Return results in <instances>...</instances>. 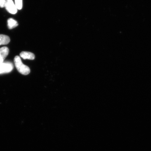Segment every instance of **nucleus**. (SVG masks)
Masks as SVG:
<instances>
[{
  "instance_id": "8",
  "label": "nucleus",
  "mask_w": 151,
  "mask_h": 151,
  "mask_svg": "<svg viewBox=\"0 0 151 151\" xmlns=\"http://www.w3.org/2000/svg\"><path fill=\"white\" fill-rule=\"evenodd\" d=\"M15 4L17 8L20 10L22 7V0H15Z\"/></svg>"
},
{
  "instance_id": "9",
  "label": "nucleus",
  "mask_w": 151,
  "mask_h": 151,
  "mask_svg": "<svg viewBox=\"0 0 151 151\" xmlns=\"http://www.w3.org/2000/svg\"><path fill=\"white\" fill-rule=\"evenodd\" d=\"M6 0H0V7L1 8L5 7V5Z\"/></svg>"
},
{
  "instance_id": "7",
  "label": "nucleus",
  "mask_w": 151,
  "mask_h": 151,
  "mask_svg": "<svg viewBox=\"0 0 151 151\" xmlns=\"http://www.w3.org/2000/svg\"><path fill=\"white\" fill-rule=\"evenodd\" d=\"M7 26L9 29H12L18 25V22L12 18H9L7 20Z\"/></svg>"
},
{
  "instance_id": "6",
  "label": "nucleus",
  "mask_w": 151,
  "mask_h": 151,
  "mask_svg": "<svg viewBox=\"0 0 151 151\" xmlns=\"http://www.w3.org/2000/svg\"><path fill=\"white\" fill-rule=\"evenodd\" d=\"M10 41V38L8 36L0 35V46L8 44Z\"/></svg>"
},
{
  "instance_id": "5",
  "label": "nucleus",
  "mask_w": 151,
  "mask_h": 151,
  "mask_svg": "<svg viewBox=\"0 0 151 151\" xmlns=\"http://www.w3.org/2000/svg\"><path fill=\"white\" fill-rule=\"evenodd\" d=\"M20 55L21 57L24 60H33L35 58V55L30 52H22L20 53Z\"/></svg>"
},
{
  "instance_id": "2",
  "label": "nucleus",
  "mask_w": 151,
  "mask_h": 151,
  "mask_svg": "<svg viewBox=\"0 0 151 151\" xmlns=\"http://www.w3.org/2000/svg\"><path fill=\"white\" fill-rule=\"evenodd\" d=\"M14 68L12 63L7 62L0 63V74L11 72Z\"/></svg>"
},
{
  "instance_id": "1",
  "label": "nucleus",
  "mask_w": 151,
  "mask_h": 151,
  "mask_svg": "<svg viewBox=\"0 0 151 151\" xmlns=\"http://www.w3.org/2000/svg\"><path fill=\"white\" fill-rule=\"evenodd\" d=\"M14 63L15 67L19 73L24 75H27L29 74L30 73L29 68L22 63L19 56H15L14 58Z\"/></svg>"
},
{
  "instance_id": "3",
  "label": "nucleus",
  "mask_w": 151,
  "mask_h": 151,
  "mask_svg": "<svg viewBox=\"0 0 151 151\" xmlns=\"http://www.w3.org/2000/svg\"><path fill=\"white\" fill-rule=\"evenodd\" d=\"M5 7L6 10L11 14H14L17 12L18 9L12 0H6Z\"/></svg>"
},
{
  "instance_id": "4",
  "label": "nucleus",
  "mask_w": 151,
  "mask_h": 151,
  "mask_svg": "<svg viewBox=\"0 0 151 151\" xmlns=\"http://www.w3.org/2000/svg\"><path fill=\"white\" fill-rule=\"evenodd\" d=\"M9 50L6 47L0 48V63H3L9 54Z\"/></svg>"
}]
</instances>
